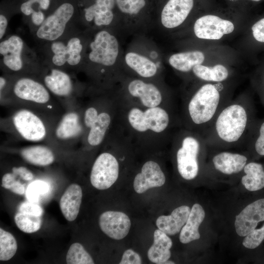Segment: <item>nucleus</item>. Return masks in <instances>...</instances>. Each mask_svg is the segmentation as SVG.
I'll return each mask as SVG.
<instances>
[{
    "label": "nucleus",
    "instance_id": "obj_1",
    "mask_svg": "<svg viewBox=\"0 0 264 264\" xmlns=\"http://www.w3.org/2000/svg\"><path fill=\"white\" fill-rule=\"evenodd\" d=\"M256 120L254 104L242 96L221 109L202 136L212 149L245 146Z\"/></svg>",
    "mask_w": 264,
    "mask_h": 264
},
{
    "label": "nucleus",
    "instance_id": "obj_2",
    "mask_svg": "<svg viewBox=\"0 0 264 264\" xmlns=\"http://www.w3.org/2000/svg\"><path fill=\"white\" fill-rule=\"evenodd\" d=\"M206 83L199 87L184 104V119L186 129L202 136L214 120L230 101L224 93V86Z\"/></svg>",
    "mask_w": 264,
    "mask_h": 264
},
{
    "label": "nucleus",
    "instance_id": "obj_3",
    "mask_svg": "<svg viewBox=\"0 0 264 264\" xmlns=\"http://www.w3.org/2000/svg\"><path fill=\"white\" fill-rule=\"evenodd\" d=\"M89 29L64 38L38 44L35 49L41 63L68 72L80 70L83 63Z\"/></svg>",
    "mask_w": 264,
    "mask_h": 264
},
{
    "label": "nucleus",
    "instance_id": "obj_4",
    "mask_svg": "<svg viewBox=\"0 0 264 264\" xmlns=\"http://www.w3.org/2000/svg\"><path fill=\"white\" fill-rule=\"evenodd\" d=\"M78 0H53L43 23L32 34L38 44L55 41L82 30Z\"/></svg>",
    "mask_w": 264,
    "mask_h": 264
},
{
    "label": "nucleus",
    "instance_id": "obj_5",
    "mask_svg": "<svg viewBox=\"0 0 264 264\" xmlns=\"http://www.w3.org/2000/svg\"><path fill=\"white\" fill-rule=\"evenodd\" d=\"M0 68L11 75H38L41 63L35 49L20 36L9 34L0 42Z\"/></svg>",
    "mask_w": 264,
    "mask_h": 264
},
{
    "label": "nucleus",
    "instance_id": "obj_6",
    "mask_svg": "<svg viewBox=\"0 0 264 264\" xmlns=\"http://www.w3.org/2000/svg\"><path fill=\"white\" fill-rule=\"evenodd\" d=\"M119 51L118 41L109 31L89 29L81 69L91 73L103 72L115 64Z\"/></svg>",
    "mask_w": 264,
    "mask_h": 264
},
{
    "label": "nucleus",
    "instance_id": "obj_7",
    "mask_svg": "<svg viewBox=\"0 0 264 264\" xmlns=\"http://www.w3.org/2000/svg\"><path fill=\"white\" fill-rule=\"evenodd\" d=\"M173 145L179 174L184 179H194L199 174L200 158L208 149L204 137L186 129L176 135Z\"/></svg>",
    "mask_w": 264,
    "mask_h": 264
},
{
    "label": "nucleus",
    "instance_id": "obj_8",
    "mask_svg": "<svg viewBox=\"0 0 264 264\" xmlns=\"http://www.w3.org/2000/svg\"><path fill=\"white\" fill-rule=\"evenodd\" d=\"M115 0H78L81 22L85 28H106L112 23Z\"/></svg>",
    "mask_w": 264,
    "mask_h": 264
},
{
    "label": "nucleus",
    "instance_id": "obj_9",
    "mask_svg": "<svg viewBox=\"0 0 264 264\" xmlns=\"http://www.w3.org/2000/svg\"><path fill=\"white\" fill-rule=\"evenodd\" d=\"M8 75V84L3 92L10 90L18 99L35 103L49 102L50 92L37 75Z\"/></svg>",
    "mask_w": 264,
    "mask_h": 264
},
{
    "label": "nucleus",
    "instance_id": "obj_10",
    "mask_svg": "<svg viewBox=\"0 0 264 264\" xmlns=\"http://www.w3.org/2000/svg\"><path fill=\"white\" fill-rule=\"evenodd\" d=\"M128 119L130 125L137 132L150 130L156 133L166 130L171 120L168 112L158 106L145 110L133 108L128 112Z\"/></svg>",
    "mask_w": 264,
    "mask_h": 264
},
{
    "label": "nucleus",
    "instance_id": "obj_11",
    "mask_svg": "<svg viewBox=\"0 0 264 264\" xmlns=\"http://www.w3.org/2000/svg\"><path fill=\"white\" fill-rule=\"evenodd\" d=\"M70 72L41 64L37 76L50 92L58 97H67L77 89V82Z\"/></svg>",
    "mask_w": 264,
    "mask_h": 264
},
{
    "label": "nucleus",
    "instance_id": "obj_12",
    "mask_svg": "<svg viewBox=\"0 0 264 264\" xmlns=\"http://www.w3.org/2000/svg\"><path fill=\"white\" fill-rule=\"evenodd\" d=\"M14 14H21L31 34L43 23L53 0H11Z\"/></svg>",
    "mask_w": 264,
    "mask_h": 264
},
{
    "label": "nucleus",
    "instance_id": "obj_13",
    "mask_svg": "<svg viewBox=\"0 0 264 264\" xmlns=\"http://www.w3.org/2000/svg\"><path fill=\"white\" fill-rule=\"evenodd\" d=\"M119 163L114 156L107 152L101 154L92 167L90 180L92 185L99 190L111 187L118 177Z\"/></svg>",
    "mask_w": 264,
    "mask_h": 264
},
{
    "label": "nucleus",
    "instance_id": "obj_14",
    "mask_svg": "<svg viewBox=\"0 0 264 264\" xmlns=\"http://www.w3.org/2000/svg\"><path fill=\"white\" fill-rule=\"evenodd\" d=\"M13 122L18 133L26 140L37 142L46 136V128L43 121L30 110H18L13 117Z\"/></svg>",
    "mask_w": 264,
    "mask_h": 264
},
{
    "label": "nucleus",
    "instance_id": "obj_15",
    "mask_svg": "<svg viewBox=\"0 0 264 264\" xmlns=\"http://www.w3.org/2000/svg\"><path fill=\"white\" fill-rule=\"evenodd\" d=\"M234 29V26L231 22L212 15L199 18L194 26L197 37L208 40H219L224 34L232 32Z\"/></svg>",
    "mask_w": 264,
    "mask_h": 264
},
{
    "label": "nucleus",
    "instance_id": "obj_16",
    "mask_svg": "<svg viewBox=\"0 0 264 264\" xmlns=\"http://www.w3.org/2000/svg\"><path fill=\"white\" fill-rule=\"evenodd\" d=\"M264 220V198L258 199L246 206L236 216L234 225L237 234L245 237Z\"/></svg>",
    "mask_w": 264,
    "mask_h": 264
},
{
    "label": "nucleus",
    "instance_id": "obj_17",
    "mask_svg": "<svg viewBox=\"0 0 264 264\" xmlns=\"http://www.w3.org/2000/svg\"><path fill=\"white\" fill-rule=\"evenodd\" d=\"M99 225L101 230L108 237L119 240L129 233L131 222L129 217L123 212L108 211L100 216Z\"/></svg>",
    "mask_w": 264,
    "mask_h": 264
},
{
    "label": "nucleus",
    "instance_id": "obj_18",
    "mask_svg": "<svg viewBox=\"0 0 264 264\" xmlns=\"http://www.w3.org/2000/svg\"><path fill=\"white\" fill-rule=\"evenodd\" d=\"M165 181V176L159 164L149 160L143 164L140 173L135 176L133 188L136 193L141 194L149 189L162 186Z\"/></svg>",
    "mask_w": 264,
    "mask_h": 264
},
{
    "label": "nucleus",
    "instance_id": "obj_19",
    "mask_svg": "<svg viewBox=\"0 0 264 264\" xmlns=\"http://www.w3.org/2000/svg\"><path fill=\"white\" fill-rule=\"evenodd\" d=\"M214 169L224 175L238 174L242 171L248 163L246 155L226 151L214 154L211 159Z\"/></svg>",
    "mask_w": 264,
    "mask_h": 264
},
{
    "label": "nucleus",
    "instance_id": "obj_20",
    "mask_svg": "<svg viewBox=\"0 0 264 264\" xmlns=\"http://www.w3.org/2000/svg\"><path fill=\"white\" fill-rule=\"evenodd\" d=\"M194 4V0H169L162 9L161 22L167 28H174L185 20Z\"/></svg>",
    "mask_w": 264,
    "mask_h": 264
},
{
    "label": "nucleus",
    "instance_id": "obj_21",
    "mask_svg": "<svg viewBox=\"0 0 264 264\" xmlns=\"http://www.w3.org/2000/svg\"><path fill=\"white\" fill-rule=\"evenodd\" d=\"M129 93L139 99L142 104L147 108L158 106L162 102V95L154 84L140 80L132 81L128 87Z\"/></svg>",
    "mask_w": 264,
    "mask_h": 264
},
{
    "label": "nucleus",
    "instance_id": "obj_22",
    "mask_svg": "<svg viewBox=\"0 0 264 264\" xmlns=\"http://www.w3.org/2000/svg\"><path fill=\"white\" fill-rule=\"evenodd\" d=\"M191 212L190 208L182 205L175 209L170 215L159 216L156 220L157 228L168 235L172 236L180 232Z\"/></svg>",
    "mask_w": 264,
    "mask_h": 264
},
{
    "label": "nucleus",
    "instance_id": "obj_23",
    "mask_svg": "<svg viewBox=\"0 0 264 264\" xmlns=\"http://www.w3.org/2000/svg\"><path fill=\"white\" fill-rule=\"evenodd\" d=\"M82 198V191L77 184H71L65 191L60 201L61 211L65 219L74 220L79 212Z\"/></svg>",
    "mask_w": 264,
    "mask_h": 264
},
{
    "label": "nucleus",
    "instance_id": "obj_24",
    "mask_svg": "<svg viewBox=\"0 0 264 264\" xmlns=\"http://www.w3.org/2000/svg\"><path fill=\"white\" fill-rule=\"evenodd\" d=\"M205 216L202 207L198 203L194 204L186 222L180 232L179 238L181 243H188L200 238L198 228L203 221Z\"/></svg>",
    "mask_w": 264,
    "mask_h": 264
},
{
    "label": "nucleus",
    "instance_id": "obj_25",
    "mask_svg": "<svg viewBox=\"0 0 264 264\" xmlns=\"http://www.w3.org/2000/svg\"><path fill=\"white\" fill-rule=\"evenodd\" d=\"M172 241L168 235L158 229L154 234V242L148 251L149 260L155 264H163L171 256Z\"/></svg>",
    "mask_w": 264,
    "mask_h": 264
},
{
    "label": "nucleus",
    "instance_id": "obj_26",
    "mask_svg": "<svg viewBox=\"0 0 264 264\" xmlns=\"http://www.w3.org/2000/svg\"><path fill=\"white\" fill-rule=\"evenodd\" d=\"M244 175L241 182L249 191H256L264 187V168L263 165L255 162H248L243 171Z\"/></svg>",
    "mask_w": 264,
    "mask_h": 264
},
{
    "label": "nucleus",
    "instance_id": "obj_27",
    "mask_svg": "<svg viewBox=\"0 0 264 264\" xmlns=\"http://www.w3.org/2000/svg\"><path fill=\"white\" fill-rule=\"evenodd\" d=\"M204 54L199 51H191L174 54L169 59L170 65L175 69L183 72H187L204 60Z\"/></svg>",
    "mask_w": 264,
    "mask_h": 264
},
{
    "label": "nucleus",
    "instance_id": "obj_28",
    "mask_svg": "<svg viewBox=\"0 0 264 264\" xmlns=\"http://www.w3.org/2000/svg\"><path fill=\"white\" fill-rule=\"evenodd\" d=\"M22 157L28 163L37 166H45L52 164L55 159L53 152L47 147L34 145L22 149Z\"/></svg>",
    "mask_w": 264,
    "mask_h": 264
},
{
    "label": "nucleus",
    "instance_id": "obj_29",
    "mask_svg": "<svg viewBox=\"0 0 264 264\" xmlns=\"http://www.w3.org/2000/svg\"><path fill=\"white\" fill-rule=\"evenodd\" d=\"M81 131L79 117L76 112L65 114L57 125L55 133L61 140H68L76 137Z\"/></svg>",
    "mask_w": 264,
    "mask_h": 264
},
{
    "label": "nucleus",
    "instance_id": "obj_30",
    "mask_svg": "<svg viewBox=\"0 0 264 264\" xmlns=\"http://www.w3.org/2000/svg\"><path fill=\"white\" fill-rule=\"evenodd\" d=\"M126 64L140 76L149 78L157 72L155 64L148 58L138 53L130 52L125 57Z\"/></svg>",
    "mask_w": 264,
    "mask_h": 264
},
{
    "label": "nucleus",
    "instance_id": "obj_31",
    "mask_svg": "<svg viewBox=\"0 0 264 264\" xmlns=\"http://www.w3.org/2000/svg\"><path fill=\"white\" fill-rule=\"evenodd\" d=\"M111 122V117L106 112L99 113L95 119L88 126L89 128L88 142L91 146L100 145L104 140Z\"/></svg>",
    "mask_w": 264,
    "mask_h": 264
},
{
    "label": "nucleus",
    "instance_id": "obj_32",
    "mask_svg": "<svg viewBox=\"0 0 264 264\" xmlns=\"http://www.w3.org/2000/svg\"><path fill=\"white\" fill-rule=\"evenodd\" d=\"M194 74L199 79L207 82L220 83L228 77L229 72L222 65L207 66L201 65L195 66L192 69Z\"/></svg>",
    "mask_w": 264,
    "mask_h": 264
},
{
    "label": "nucleus",
    "instance_id": "obj_33",
    "mask_svg": "<svg viewBox=\"0 0 264 264\" xmlns=\"http://www.w3.org/2000/svg\"><path fill=\"white\" fill-rule=\"evenodd\" d=\"M245 146L258 156H264V117L257 119Z\"/></svg>",
    "mask_w": 264,
    "mask_h": 264
},
{
    "label": "nucleus",
    "instance_id": "obj_34",
    "mask_svg": "<svg viewBox=\"0 0 264 264\" xmlns=\"http://www.w3.org/2000/svg\"><path fill=\"white\" fill-rule=\"evenodd\" d=\"M14 220L17 226L22 231L32 233L38 231L42 225L41 216L22 213L16 214Z\"/></svg>",
    "mask_w": 264,
    "mask_h": 264
},
{
    "label": "nucleus",
    "instance_id": "obj_35",
    "mask_svg": "<svg viewBox=\"0 0 264 264\" xmlns=\"http://www.w3.org/2000/svg\"><path fill=\"white\" fill-rule=\"evenodd\" d=\"M17 243L10 233L0 228V260L6 261L11 259L17 250Z\"/></svg>",
    "mask_w": 264,
    "mask_h": 264
},
{
    "label": "nucleus",
    "instance_id": "obj_36",
    "mask_svg": "<svg viewBox=\"0 0 264 264\" xmlns=\"http://www.w3.org/2000/svg\"><path fill=\"white\" fill-rule=\"evenodd\" d=\"M68 264H93L94 261L90 255L80 243L75 242L70 246L66 256Z\"/></svg>",
    "mask_w": 264,
    "mask_h": 264
},
{
    "label": "nucleus",
    "instance_id": "obj_37",
    "mask_svg": "<svg viewBox=\"0 0 264 264\" xmlns=\"http://www.w3.org/2000/svg\"><path fill=\"white\" fill-rule=\"evenodd\" d=\"M119 9L123 13L135 15L145 6V0H115Z\"/></svg>",
    "mask_w": 264,
    "mask_h": 264
},
{
    "label": "nucleus",
    "instance_id": "obj_38",
    "mask_svg": "<svg viewBox=\"0 0 264 264\" xmlns=\"http://www.w3.org/2000/svg\"><path fill=\"white\" fill-rule=\"evenodd\" d=\"M14 15L10 1H3L0 11V40L6 36L8 23L11 17Z\"/></svg>",
    "mask_w": 264,
    "mask_h": 264
},
{
    "label": "nucleus",
    "instance_id": "obj_39",
    "mask_svg": "<svg viewBox=\"0 0 264 264\" xmlns=\"http://www.w3.org/2000/svg\"><path fill=\"white\" fill-rule=\"evenodd\" d=\"M16 175L13 173H6L2 176L1 186L16 194L23 195L25 192L24 186L16 180Z\"/></svg>",
    "mask_w": 264,
    "mask_h": 264
},
{
    "label": "nucleus",
    "instance_id": "obj_40",
    "mask_svg": "<svg viewBox=\"0 0 264 264\" xmlns=\"http://www.w3.org/2000/svg\"><path fill=\"white\" fill-rule=\"evenodd\" d=\"M49 190L47 183L37 180L31 183L27 187L26 195L30 201L36 202L39 197L46 193Z\"/></svg>",
    "mask_w": 264,
    "mask_h": 264
},
{
    "label": "nucleus",
    "instance_id": "obj_41",
    "mask_svg": "<svg viewBox=\"0 0 264 264\" xmlns=\"http://www.w3.org/2000/svg\"><path fill=\"white\" fill-rule=\"evenodd\" d=\"M264 240V224L260 229H255L245 236L242 245L248 249H254L259 246Z\"/></svg>",
    "mask_w": 264,
    "mask_h": 264
},
{
    "label": "nucleus",
    "instance_id": "obj_42",
    "mask_svg": "<svg viewBox=\"0 0 264 264\" xmlns=\"http://www.w3.org/2000/svg\"><path fill=\"white\" fill-rule=\"evenodd\" d=\"M19 212L41 217L43 213V209L36 202L28 201H24L20 205Z\"/></svg>",
    "mask_w": 264,
    "mask_h": 264
},
{
    "label": "nucleus",
    "instance_id": "obj_43",
    "mask_svg": "<svg viewBox=\"0 0 264 264\" xmlns=\"http://www.w3.org/2000/svg\"><path fill=\"white\" fill-rule=\"evenodd\" d=\"M142 260L139 255L133 250L129 249L123 253L120 264H140Z\"/></svg>",
    "mask_w": 264,
    "mask_h": 264
},
{
    "label": "nucleus",
    "instance_id": "obj_44",
    "mask_svg": "<svg viewBox=\"0 0 264 264\" xmlns=\"http://www.w3.org/2000/svg\"><path fill=\"white\" fill-rule=\"evenodd\" d=\"M253 35L258 42H264V18L256 22L252 27Z\"/></svg>",
    "mask_w": 264,
    "mask_h": 264
},
{
    "label": "nucleus",
    "instance_id": "obj_45",
    "mask_svg": "<svg viewBox=\"0 0 264 264\" xmlns=\"http://www.w3.org/2000/svg\"><path fill=\"white\" fill-rule=\"evenodd\" d=\"M12 172L16 176H20L21 178L24 180H31L34 178L33 173L26 168L23 166L13 167Z\"/></svg>",
    "mask_w": 264,
    "mask_h": 264
},
{
    "label": "nucleus",
    "instance_id": "obj_46",
    "mask_svg": "<svg viewBox=\"0 0 264 264\" xmlns=\"http://www.w3.org/2000/svg\"><path fill=\"white\" fill-rule=\"evenodd\" d=\"M9 82V75L5 74V75L1 76L0 77V94L6 88Z\"/></svg>",
    "mask_w": 264,
    "mask_h": 264
},
{
    "label": "nucleus",
    "instance_id": "obj_47",
    "mask_svg": "<svg viewBox=\"0 0 264 264\" xmlns=\"http://www.w3.org/2000/svg\"><path fill=\"white\" fill-rule=\"evenodd\" d=\"M163 264H175V263L174 262H172V261H169L168 260L166 261L165 262H164Z\"/></svg>",
    "mask_w": 264,
    "mask_h": 264
},
{
    "label": "nucleus",
    "instance_id": "obj_48",
    "mask_svg": "<svg viewBox=\"0 0 264 264\" xmlns=\"http://www.w3.org/2000/svg\"><path fill=\"white\" fill-rule=\"evenodd\" d=\"M262 103H263V105H264V95L262 99Z\"/></svg>",
    "mask_w": 264,
    "mask_h": 264
},
{
    "label": "nucleus",
    "instance_id": "obj_49",
    "mask_svg": "<svg viewBox=\"0 0 264 264\" xmlns=\"http://www.w3.org/2000/svg\"><path fill=\"white\" fill-rule=\"evenodd\" d=\"M253 1H260L261 0H252Z\"/></svg>",
    "mask_w": 264,
    "mask_h": 264
}]
</instances>
